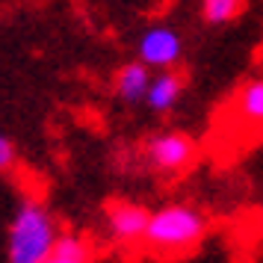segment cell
Masks as SVG:
<instances>
[{
	"label": "cell",
	"instance_id": "1",
	"mask_svg": "<svg viewBox=\"0 0 263 263\" xmlns=\"http://www.w3.org/2000/svg\"><path fill=\"white\" fill-rule=\"evenodd\" d=\"M207 234V219L192 204H166L151 213L148 228L142 234V246L151 254H186Z\"/></svg>",
	"mask_w": 263,
	"mask_h": 263
},
{
	"label": "cell",
	"instance_id": "2",
	"mask_svg": "<svg viewBox=\"0 0 263 263\" xmlns=\"http://www.w3.org/2000/svg\"><path fill=\"white\" fill-rule=\"evenodd\" d=\"M57 225L39 198H24L15 207L6 237V263H45L57 246Z\"/></svg>",
	"mask_w": 263,
	"mask_h": 263
},
{
	"label": "cell",
	"instance_id": "3",
	"mask_svg": "<svg viewBox=\"0 0 263 263\" xmlns=\"http://www.w3.org/2000/svg\"><path fill=\"white\" fill-rule=\"evenodd\" d=\"M145 160L151 168L163 172V175H178L195 160V142L186 133L178 130L157 133L145 142Z\"/></svg>",
	"mask_w": 263,
	"mask_h": 263
},
{
	"label": "cell",
	"instance_id": "4",
	"mask_svg": "<svg viewBox=\"0 0 263 263\" xmlns=\"http://www.w3.org/2000/svg\"><path fill=\"white\" fill-rule=\"evenodd\" d=\"M136 53L148 68H175L183 60V36L166 24H154L139 36Z\"/></svg>",
	"mask_w": 263,
	"mask_h": 263
},
{
	"label": "cell",
	"instance_id": "5",
	"mask_svg": "<svg viewBox=\"0 0 263 263\" xmlns=\"http://www.w3.org/2000/svg\"><path fill=\"white\" fill-rule=\"evenodd\" d=\"M148 219H151L148 207L133 201H119L107 210V231L119 246H133V242H142Z\"/></svg>",
	"mask_w": 263,
	"mask_h": 263
},
{
	"label": "cell",
	"instance_id": "6",
	"mask_svg": "<svg viewBox=\"0 0 263 263\" xmlns=\"http://www.w3.org/2000/svg\"><path fill=\"white\" fill-rule=\"evenodd\" d=\"M148 86H151V68L142 60L124 62L116 71V80H112V89L124 104H142L145 95H148Z\"/></svg>",
	"mask_w": 263,
	"mask_h": 263
},
{
	"label": "cell",
	"instance_id": "7",
	"mask_svg": "<svg viewBox=\"0 0 263 263\" xmlns=\"http://www.w3.org/2000/svg\"><path fill=\"white\" fill-rule=\"evenodd\" d=\"M180 95H183V77L175 71H163V74H157V77H151L145 104L154 112H168V109L178 107Z\"/></svg>",
	"mask_w": 263,
	"mask_h": 263
},
{
	"label": "cell",
	"instance_id": "8",
	"mask_svg": "<svg viewBox=\"0 0 263 263\" xmlns=\"http://www.w3.org/2000/svg\"><path fill=\"white\" fill-rule=\"evenodd\" d=\"M237 112L246 124H263V77L242 86V92L237 95Z\"/></svg>",
	"mask_w": 263,
	"mask_h": 263
},
{
	"label": "cell",
	"instance_id": "9",
	"mask_svg": "<svg viewBox=\"0 0 263 263\" xmlns=\"http://www.w3.org/2000/svg\"><path fill=\"white\" fill-rule=\"evenodd\" d=\"M89 260H92L89 257V246L83 239L74 237V234H62L45 263H89Z\"/></svg>",
	"mask_w": 263,
	"mask_h": 263
},
{
	"label": "cell",
	"instance_id": "10",
	"mask_svg": "<svg viewBox=\"0 0 263 263\" xmlns=\"http://www.w3.org/2000/svg\"><path fill=\"white\" fill-rule=\"evenodd\" d=\"M239 9H242V0H201V18L213 27L234 21Z\"/></svg>",
	"mask_w": 263,
	"mask_h": 263
},
{
	"label": "cell",
	"instance_id": "11",
	"mask_svg": "<svg viewBox=\"0 0 263 263\" xmlns=\"http://www.w3.org/2000/svg\"><path fill=\"white\" fill-rule=\"evenodd\" d=\"M15 160H18L15 142L6 136V133H0V172H9V168L15 166Z\"/></svg>",
	"mask_w": 263,
	"mask_h": 263
},
{
	"label": "cell",
	"instance_id": "12",
	"mask_svg": "<svg viewBox=\"0 0 263 263\" xmlns=\"http://www.w3.org/2000/svg\"><path fill=\"white\" fill-rule=\"evenodd\" d=\"M260 213H263V207H260Z\"/></svg>",
	"mask_w": 263,
	"mask_h": 263
}]
</instances>
